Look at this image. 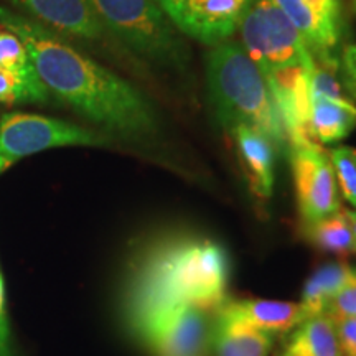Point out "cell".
<instances>
[{"label": "cell", "mask_w": 356, "mask_h": 356, "mask_svg": "<svg viewBox=\"0 0 356 356\" xmlns=\"http://www.w3.org/2000/svg\"><path fill=\"white\" fill-rule=\"evenodd\" d=\"M0 26L25 43L50 96L96 126L127 139L157 131V115L139 89L29 17L0 7Z\"/></svg>", "instance_id": "obj_1"}, {"label": "cell", "mask_w": 356, "mask_h": 356, "mask_svg": "<svg viewBox=\"0 0 356 356\" xmlns=\"http://www.w3.org/2000/svg\"><path fill=\"white\" fill-rule=\"evenodd\" d=\"M228 254L202 236L177 234L150 243L131 264L124 312L127 323L178 305L215 310L226 299Z\"/></svg>", "instance_id": "obj_2"}, {"label": "cell", "mask_w": 356, "mask_h": 356, "mask_svg": "<svg viewBox=\"0 0 356 356\" xmlns=\"http://www.w3.org/2000/svg\"><path fill=\"white\" fill-rule=\"evenodd\" d=\"M241 44L259 68L286 126L289 147L309 136L315 60L299 30L274 0H251L238 25Z\"/></svg>", "instance_id": "obj_3"}, {"label": "cell", "mask_w": 356, "mask_h": 356, "mask_svg": "<svg viewBox=\"0 0 356 356\" xmlns=\"http://www.w3.org/2000/svg\"><path fill=\"white\" fill-rule=\"evenodd\" d=\"M208 86L220 121L226 127L248 126L277 150L289 147L286 126L264 76L238 42L215 44L208 58Z\"/></svg>", "instance_id": "obj_4"}, {"label": "cell", "mask_w": 356, "mask_h": 356, "mask_svg": "<svg viewBox=\"0 0 356 356\" xmlns=\"http://www.w3.org/2000/svg\"><path fill=\"white\" fill-rule=\"evenodd\" d=\"M102 26L136 51L160 65L181 66L186 48L157 0H91Z\"/></svg>", "instance_id": "obj_5"}, {"label": "cell", "mask_w": 356, "mask_h": 356, "mask_svg": "<svg viewBox=\"0 0 356 356\" xmlns=\"http://www.w3.org/2000/svg\"><path fill=\"white\" fill-rule=\"evenodd\" d=\"M109 139L99 132L29 113H6L0 115V175L30 155L58 147H99Z\"/></svg>", "instance_id": "obj_6"}, {"label": "cell", "mask_w": 356, "mask_h": 356, "mask_svg": "<svg viewBox=\"0 0 356 356\" xmlns=\"http://www.w3.org/2000/svg\"><path fill=\"white\" fill-rule=\"evenodd\" d=\"M215 310L178 305L129 323L152 356H211Z\"/></svg>", "instance_id": "obj_7"}, {"label": "cell", "mask_w": 356, "mask_h": 356, "mask_svg": "<svg viewBox=\"0 0 356 356\" xmlns=\"http://www.w3.org/2000/svg\"><path fill=\"white\" fill-rule=\"evenodd\" d=\"M302 225L341 210L340 188L328 152L314 140L289 147Z\"/></svg>", "instance_id": "obj_8"}, {"label": "cell", "mask_w": 356, "mask_h": 356, "mask_svg": "<svg viewBox=\"0 0 356 356\" xmlns=\"http://www.w3.org/2000/svg\"><path fill=\"white\" fill-rule=\"evenodd\" d=\"M307 43L315 63L335 66L341 37L340 0H274Z\"/></svg>", "instance_id": "obj_9"}, {"label": "cell", "mask_w": 356, "mask_h": 356, "mask_svg": "<svg viewBox=\"0 0 356 356\" xmlns=\"http://www.w3.org/2000/svg\"><path fill=\"white\" fill-rule=\"evenodd\" d=\"M251 0H181L168 19L178 32L207 44L233 37Z\"/></svg>", "instance_id": "obj_10"}, {"label": "cell", "mask_w": 356, "mask_h": 356, "mask_svg": "<svg viewBox=\"0 0 356 356\" xmlns=\"http://www.w3.org/2000/svg\"><path fill=\"white\" fill-rule=\"evenodd\" d=\"M10 3L15 12L63 38L95 42L106 32L91 0H10Z\"/></svg>", "instance_id": "obj_11"}, {"label": "cell", "mask_w": 356, "mask_h": 356, "mask_svg": "<svg viewBox=\"0 0 356 356\" xmlns=\"http://www.w3.org/2000/svg\"><path fill=\"white\" fill-rule=\"evenodd\" d=\"M215 315L233 320L256 330L270 333H286L297 327L304 317L299 302L267 300V299H228L215 309Z\"/></svg>", "instance_id": "obj_12"}, {"label": "cell", "mask_w": 356, "mask_h": 356, "mask_svg": "<svg viewBox=\"0 0 356 356\" xmlns=\"http://www.w3.org/2000/svg\"><path fill=\"white\" fill-rule=\"evenodd\" d=\"M229 132L234 137L236 149L252 191L259 198L267 200L274 188V163L277 149L266 136L248 126H236Z\"/></svg>", "instance_id": "obj_13"}, {"label": "cell", "mask_w": 356, "mask_h": 356, "mask_svg": "<svg viewBox=\"0 0 356 356\" xmlns=\"http://www.w3.org/2000/svg\"><path fill=\"white\" fill-rule=\"evenodd\" d=\"M356 127V108L346 96L310 95L309 136L317 144H335Z\"/></svg>", "instance_id": "obj_14"}, {"label": "cell", "mask_w": 356, "mask_h": 356, "mask_svg": "<svg viewBox=\"0 0 356 356\" xmlns=\"http://www.w3.org/2000/svg\"><path fill=\"white\" fill-rule=\"evenodd\" d=\"M279 356H343L333 318L322 314L302 320Z\"/></svg>", "instance_id": "obj_15"}, {"label": "cell", "mask_w": 356, "mask_h": 356, "mask_svg": "<svg viewBox=\"0 0 356 356\" xmlns=\"http://www.w3.org/2000/svg\"><path fill=\"white\" fill-rule=\"evenodd\" d=\"M274 346V335L249 325L215 315L211 333L213 356H267Z\"/></svg>", "instance_id": "obj_16"}, {"label": "cell", "mask_w": 356, "mask_h": 356, "mask_svg": "<svg viewBox=\"0 0 356 356\" xmlns=\"http://www.w3.org/2000/svg\"><path fill=\"white\" fill-rule=\"evenodd\" d=\"M353 270L355 267H350L345 262H328L318 267L305 282L299 302L304 320L325 314L333 297L353 275Z\"/></svg>", "instance_id": "obj_17"}, {"label": "cell", "mask_w": 356, "mask_h": 356, "mask_svg": "<svg viewBox=\"0 0 356 356\" xmlns=\"http://www.w3.org/2000/svg\"><path fill=\"white\" fill-rule=\"evenodd\" d=\"M304 234L307 241L322 251L343 256L356 254V236L345 210L305 222Z\"/></svg>", "instance_id": "obj_18"}, {"label": "cell", "mask_w": 356, "mask_h": 356, "mask_svg": "<svg viewBox=\"0 0 356 356\" xmlns=\"http://www.w3.org/2000/svg\"><path fill=\"white\" fill-rule=\"evenodd\" d=\"M0 68L26 81H42L25 43L10 30L0 26Z\"/></svg>", "instance_id": "obj_19"}, {"label": "cell", "mask_w": 356, "mask_h": 356, "mask_svg": "<svg viewBox=\"0 0 356 356\" xmlns=\"http://www.w3.org/2000/svg\"><path fill=\"white\" fill-rule=\"evenodd\" d=\"M50 92L42 81H26L0 68V104H24V102H47Z\"/></svg>", "instance_id": "obj_20"}, {"label": "cell", "mask_w": 356, "mask_h": 356, "mask_svg": "<svg viewBox=\"0 0 356 356\" xmlns=\"http://www.w3.org/2000/svg\"><path fill=\"white\" fill-rule=\"evenodd\" d=\"M337 184L346 202L356 208V150L351 147H335L330 152Z\"/></svg>", "instance_id": "obj_21"}, {"label": "cell", "mask_w": 356, "mask_h": 356, "mask_svg": "<svg viewBox=\"0 0 356 356\" xmlns=\"http://www.w3.org/2000/svg\"><path fill=\"white\" fill-rule=\"evenodd\" d=\"M325 314L333 320L356 317V269L348 279V282L333 297Z\"/></svg>", "instance_id": "obj_22"}, {"label": "cell", "mask_w": 356, "mask_h": 356, "mask_svg": "<svg viewBox=\"0 0 356 356\" xmlns=\"http://www.w3.org/2000/svg\"><path fill=\"white\" fill-rule=\"evenodd\" d=\"M0 356H17L12 340L10 322H8L6 286H3L2 270H0Z\"/></svg>", "instance_id": "obj_23"}, {"label": "cell", "mask_w": 356, "mask_h": 356, "mask_svg": "<svg viewBox=\"0 0 356 356\" xmlns=\"http://www.w3.org/2000/svg\"><path fill=\"white\" fill-rule=\"evenodd\" d=\"M343 356H356V317L333 320Z\"/></svg>", "instance_id": "obj_24"}, {"label": "cell", "mask_w": 356, "mask_h": 356, "mask_svg": "<svg viewBox=\"0 0 356 356\" xmlns=\"http://www.w3.org/2000/svg\"><path fill=\"white\" fill-rule=\"evenodd\" d=\"M341 83L346 91L356 99V44H350L345 48L340 61Z\"/></svg>", "instance_id": "obj_25"}, {"label": "cell", "mask_w": 356, "mask_h": 356, "mask_svg": "<svg viewBox=\"0 0 356 356\" xmlns=\"http://www.w3.org/2000/svg\"><path fill=\"white\" fill-rule=\"evenodd\" d=\"M157 2L162 6V8L165 10L167 15H170V13L175 10L178 6H180L181 0H157Z\"/></svg>", "instance_id": "obj_26"}, {"label": "cell", "mask_w": 356, "mask_h": 356, "mask_svg": "<svg viewBox=\"0 0 356 356\" xmlns=\"http://www.w3.org/2000/svg\"><path fill=\"white\" fill-rule=\"evenodd\" d=\"M346 215H348V218H350V222H351V226H353V231L356 236V211H346Z\"/></svg>", "instance_id": "obj_27"}, {"label": "cell", "mask_w": 356, "mask_h": 356, "mask_svg": "<svg viewBox=\"0 0 356 356\" xmlns=\"http://www.w3.org/2000/svg\"><path fill=\"white\" fill-rule=\"evenodd\" d=\"M353 6H355V10H356V0H353Z\"/></svg>", "instance_id": "obj_28"}]
</instances>
